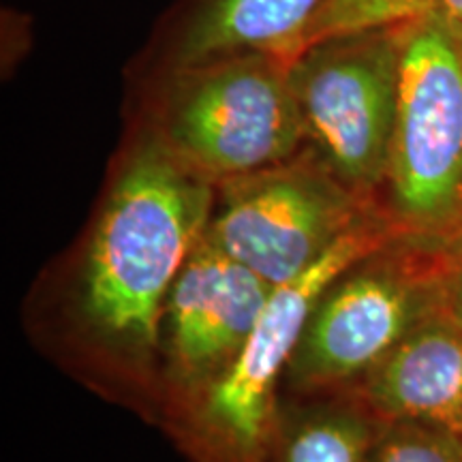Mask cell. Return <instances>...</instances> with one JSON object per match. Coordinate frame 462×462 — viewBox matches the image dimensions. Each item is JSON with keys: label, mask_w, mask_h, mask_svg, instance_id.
Here are the masks:
<instances>
[{"label": "cell", "mask_w": 462, "mask_h": 462, "mask_svg": "<svg viewBox=\"0 0 462 462\" xmlns=\"http://www.w3.org/2000/svg\"><path fill=\"white\" fill-rule=\"evenodd\" d=\"M217 184L142 123L116 161L79 281V319L120 371H159L167 296L204 238Z\"/></svg>", "instance_id": "cell-1"}, {"label": "cell", "mask_w": 462, "mask_h": 462, "mask_svg": "<svg viewBox=\"0 0 462 462\" xmlns=\"http://www.w3.org/2000/svg\"><path fill=\"white\" fill-rule=\"evenodd\" d=\"M291 62L251 50L150 75L137 123L215 184L282 163L304 148Z\"/></svg>", "instance_id": "cell-2"}, {"label": "cell", "mask_w": 462, "mask_h": 462, "mask_svg": "<svg viewBox=\"0 0 462 462\" xmlns=\"http://www.w3.org/2000/svg\"><path fill=\"white\" fill-rule=\"evenodd\" d=\"M396 236L379 212L306 273L274 287L229 366L198 394L165 411L167 430L190 462H270L281 426L282 379L310 309L345 268Z\"/></svg>", "instance_id": "cell-3"}, {"label": "cell", "mask_w": 462, "mask_h": 462, "mask_svg": "<svg viewBox=\"0 0 462 462\" xmlns=\"http://www.w3.org/2000/svg\"><path fill=\"white\" fill-rule=\"evenodd\" d=\"M379 208L398 236L443 246L462 236V26H402L401 82Z\"/></svg>", "instance_id": "cell-4"}, {"label": "cell", "mask_w": 462, "mask_h": 462, "mask_svg": "<svg viewBox=\"0 0 462 462\" xmlns=\"http://www.w3.org/2000/svg\"><path fill=\"white\" fill-rule=\"evenodd\" d=\"M439 309L441 251L396 236L323 289L282 385L298 398L351 388Z\"/></svg>", "instance_id": "cell-5"}, {"label": "cell", "mask_w": 462, "mask_h": 462, "mask_svg": "<svg viewBox=\"0 0 462 462\" xmlns=\"http://www.w3.org/2000/svg\"><path fill=\"white\" fill-rule=\"evenodd\" d=\"M402 26L319 39L291 62V86L313 152L351 193L379 206L394 135Z\"/></svg>", "instance_id": "cell-6"}, {"label": "cell", "mask_w": 462, "mask_h": 462, "mask_svg": "<svg viewBox=\"0 0 462 462\" xmlns=\"http://www.w3.org/2000/svg\"><path fill=\"white\" fill-rule=\"evenodd\" d=\"M379 212L302 148L282 163L218 182L206 238L279 287Z\"/></svg>", "instance_id": "cell-7"}, {"label": "cell", "mask_w": 462, "mask_h": 462, "mask_svg": "<svg viewBox=\"0 0 462 462\" xmlns=\"http://www.w3.org/2000/svg\"><path fill=\"white\" fill-rule=\"evenodd\" d=\"M274 287L199 240L167 296L159 373L165 411L215 381L251 337Z\"/></svg>", "instance_id": "cell-8"}, {"label": "cell", "mask_w": 462, "mask_h": 462, "mask_svg": "<svg viewBox=\"0 0 462 462\" xmlns=\"http://www.w3.org/2000/svg\"><path fill=\"white\" fill-rule=\"evenodd\" d=\"M328 0H176L154 26L137 62L150 78L236 51H274L296 60Z\"/></svg>", "instance_id": "cell-9"}, {"label": "cell", "mask_w": 462, "mask_h": 462, "mask_svg": "<svg viewBox=\"0 0 462 462\" xmlns=\"http://www.w3.org/2000/svg\"><path fill=\"white\" fill-rule=\"evenodd\" d=\"M346 390L381 421H413L462 437V326L435 310Z\"/></svg>", "instance_id": "cell-10"}, {"label": "cell", "mask_w": 462, "mask_h": 462, "mask_svg": "<svg viewBox=\"0 0 462 462\" xmlns=\"http://www.w3.org/2000/svg\"><path fill=\"white\" fill-rule=\"evenodd\" d=\"M282 409L270 462H368L383 430L381 421L351 390L300 396Z\"/></svg>", "instance_id": "cell-11"}, {"label": "cell", "mask_w": 462, "mask_h": 462, "mask_svg": "<svg viewBox=\"0 0 462 462\" xmlns=\"http://www.w3.org/2000/svg\"><path fill=\"white\" fill-rule=\"evenodd\" d=\"M424 20L462 26V0H328L306 28L300 51L338 32L404 26Z\"/></svg>", "instance_id": "cell-12"}, {"label": "cell", "mask_w": 462, "mask_h": 462, "mask_svg": "<svg viewBox=\"0 0 462 462\" xmlns=\"http://www.w3.org/2000/svg\"><path fill=\"white\" fill-rule=\"evenodd\" d=\"M368 462H462L460 437L413 421H385Z\"/></svg>", "instance_id": "cell-13"}, {"label": "cell", "mask_w": 462, "mask_h": 462, "mask_svg": "<svg viewBox=\"0 0 462 462\" xmlns=\"http://www.w3.org/2000/svg\"><path fill=\"white\" fill-rule=\"evenodd\" d=\"M441 251V302L443 310L462 326V236Z\"/></svg>", "instance_id": "cell-14"}, {"label": "cell", "mask_w": 462, "mask_h": 462, "mask_svg": "<svg viewBox=\"0 0 462 462\" xmlns=\"http://www.w3.org/2000/svg\"><path fill=\"white\" fill-rule=\"evenodd\" d=\"M460 460H462V437H460Z\"/></svg>", "instance_id": "cell-15"}]
</instances>
